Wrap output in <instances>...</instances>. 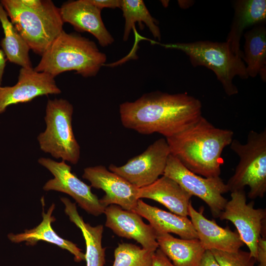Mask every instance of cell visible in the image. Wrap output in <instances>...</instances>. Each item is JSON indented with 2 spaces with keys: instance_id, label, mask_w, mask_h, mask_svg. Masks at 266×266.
<instances>
[{
  "instance_id": "cell-1",
  "label": "cell",
  "mask_w": 266,
  "mask_h": 266,
  "mask_svg": "<svg viewBox=\"0 0 266 266\" xmlns=\"http://www.w3.org/2000/svg\"><path fill=\"white\" fill-rule=\"evenodd\" d=\"M123 126L143 134L159 133L166 138L196 123L202 116L201 101L186 93H146L120 105Z\"/></svg>"
},
{
  "instance_id": "cell-2",
  "label": "cell",
  "mask_w": 266,
  "mask_h": 266,
  "mask_svg": "<svg viewBox=\"0 0 266 266\" xmlns=\"http://www.w3.org/2000/svg\"><path fill=\"white\" fill-rule=\"evenodd\" d=\"M233 132L215 127L202 116L196 123L166 138L170 154L192 172L204 177L220 176L224 149Z\"/></svg>"
},
{
  "instance_id": "cell-3",
  "label": "cell",
  "mask_w": 266,
  "mask_h": 266,
  "mask_svg": "<svg viewBox=\"0 0 266 266\" xmlns=\"http://www.w3.org/2000/svg\"><path fill=\"white\" fill-rule=\"evenodd\" d=\"M0 3L30 50L41 56L64 30L60 8L51 0H1Z\"/></svg>"
},
{
  "instance_id": "cell-4",
  "label": "cell",
  "mask_w": 266,
  "mask_h": 266,
  "mask_svg": "<svg viewBox=\"0 0 266 266\" xmlns=\"http://www.w3.org/2000/svg\"><path fill=\"white\" fill-rule=\"evenodd\" d=\"M106 61V55L99 50L93 41L80 34L67 33L63 30L33 68L54 77L71 70L84 77H91L98 73Z\"/></svg>"
},
{
  "instance_id": "cell-5",
  "label": "cell",
  "mask_w": 266,
  "mask_h": 266,
  "mask_svg": "<svg viewBox=\"0 0 266 266\" xmlns=\"http://www.w3.org/2000/svg\"><path fill=\"white\" fill-rule=\"evenodd\" d=\"M161 45L182 51L189 57L193 66H204L212 70L228 96L238 93L233 83L235 76L244 79L249 77L242 59L233 53L226 41L201 40Z\"/></svg>"
},
{
  "instance_id": "cell-6",
  "label": "cell",
  "mask_w": 266,
  "mask_h": 266,
  "mask_svg": "<svg viewBox=\"0 0 266 266\" xmlns=\"http://www.w3.org/2000/svg\"><path fill=\"white\" fill-rule=\"evenodd\" d=\"M230 147L239 161L226 183L229 191L248 186L249 198H263L266 192V129L260 133L251 130L245 144L233 139Z\"/></svg>"
},
{
  "instance_id": "cell-7",
  "label": "cell",
  "mask_w": 266,
  "mask_h": 266,
  "mask_svg": "<svg viewBox=\"0 0 266 266\" xmlns=\"http://www.w3.org/2000/svg\"><path fill=\"white\" fill-rule=\"evenodd\" d=\"M73 105L63 99L48 100L45 109V131L37 136L40 149L56 159L76 164L80 148L72 127Z\"/></svg>"
},
{
  "instance_id": "cell-8",
  "label": "cell",
  "mask_w": 266,
  "mask_h": 266,
  "mask_svg": "<svg viewBox=\"0 0 266 266\" xmlns=\"http://www.w3.org/2000/svg\"><path fill=\"white\" fill-rule=\"evenodd\" d=\"M163 175L170 178L190 195L196 196L209 207L213 216L219 218L228 200L223 194L228 188L220 176L202 177L184 166L170 154Z\"/></svg>"
},
{
  "instance_id": "cell-9",
  "label": "cell",
  "mask_w": 266,
  "mask_h": 266,
  "mask_svg": "<svg viewBox=\"0 0 266 266\" xmlns=\"http://www.w3.org/2000/svg\"><path fill=\"white\" fill-rule=\"evenodd\" d=\"M231 197L219 218L221 220L230 221L234 225L251 255L256 259L258 242L264 235L266 210L255 208L253 201L247 203L244 190L232 192Z\"/></svg>"
},
{
  "instance_id": "cell-10",
  "label": "cell",
  "mask_w": 266,
  "mask_h": 266,
  "mask_svg": "<svg viewBox=\"0 0 266 266\" xmlns=\"http://www.w3.org/2000/svg\"><path fill=\"white\" fill-rule=\"evenodd\" d=\"M169 148L166 139L161 138L150 145L141 154L130 159L120 166L113 164L110 171L122 177L137 188L148 186L163 175Z\"/></svg>"
},
{
  "instance_id": "cell-11",
  "label": "cell",
  "mask_w": 266,
  "mask_h": 266,
  "mask_svg": "<svg viewBox=\"0 0 266 266\" xmlns=\"http://www.w3.org/2000/svg\"><path fill=\"white\" fill-rule=\"evenodd\" d=\"M38 162L54 175L43 186L45 191L54 190L69 195L79 206L95 216L104 213L105 207L91 191V186L80 180L71 172L65 161L58 162L50 158H40Z\"/></svg>"
},
{
  "instance_id": "cell-12",
  "label": "cell",
  "mask_w": 266,
  "mask_h": 266,
  "mask_svg": "<svg viewBox=\"0 0 266 266\" xmlns=\"http://www.w3.org/2000/svg\"><path fill=\"white\" fill-rule=\"evenodd\" d=\"M60 93L61 90L51 75L37 72L33 67H21L16 84L0 86V114L11 105L30 102L40 96Z\"/></svg>"
},
{
  "instance_id": "cell-13",
  "label": "cell",
  "mask_w": 266,
  "mask_h": 266,
  "mask_svg": "<svg viewBox=\"0 0 266 266\" xmlns=\"http://www.w3.org/2000/svg\"><path fill=\"white\" fill-rule=\"evenodd\" d=\"M82 177L90 181L91 186L102 190L105 195L100 200L105 208L111 204L125 210H134L138 200V188L103 166L84 168Z\"/></svg>"
},
{
  "instance_id": "cell-14",
  "label": "cell",
  "mask_w": 266,
  "mask_h": 266,
  "mask_svg": "<svg viewBox=\"0 0 266 266\" xmlns=\"http://www.w3.org/2000/svg\"><path fill=\"white\" fill-rule=\"evenodd\" d=\"M105 226L120 237L133 239L140 243L143 248L155 252L158 248L155 230L146 224L141 217L133 211L123 209L111 204L107 206Z\"/></svg>"
},
{
  "instance_id": "cell-15",
  "label": "cell",
  "mask_w": 266,
  "mask_h": 266,
  "mask_svg": "<svg viewBox=\"0 0 266 266\" xmlns=\"http://www.w3.org/2000/svg\"><path fill=\"white\" fill-rule=\"evenodd\" d=\"M62 20L71 25L79 32L93 35L103 47L111 44L114 39L105 28L101 10L88 0H69L60 8Z\"/></svg>"
},
{
  "instance_id": "cell-16",
  "label": "cell",
  "mask_w": 266,
  "mask_h": 266,
  "mask_svg": "<svg viewBox=\"0 0 266 266\" xmlns=\"http://www.w3.org/2000/svg\"><path fill=\"white\" fill-rule=\"evenodd\" d=\"M203 208L197 211L190 202L188 216L196 231L198 238L205 250H216L228 252L237 251L243 246L237 231H232L227 226H219L214 220L203 215Z\"/></svg>"
},
{
  "instance_id": "cell-17",
  "label": "cell",
  "mask_w": 266,
  "mask_h": 266,
  "mask_svg": "<svg viewBox=\"0 0 266 266\" xmlns=\"http://www.w3.org/2000/svg\"><path fill=\"white\" fill-rule=\"evenodd\" d=\"M192 196L173 179L165 175L152 184L138 188L137 198L156 201L175 214L187 217Z\"/></svg>"
},
{
  "instance_id": "cell-18",
  "label": "cell",
  "mask_w": 266,
  "mask_h": 266,
  "mask_svg": "<svg viewBox=\"0 0 266 266\" xmlns=\"http://www.w3.org/2000/svg\"><path fill=\"white\" fill-rule=\"evenodd\" d=\"M234 16L228 33L227 42L233 53L242 59L240 41L244 30L265 23L266 19V0H238L234 2Z\"/></svg>"
},
{
  "instance_id": "cell-19",
  "label": "cell",
  "mask_w": 266,
  "mask_h": 266,
  "mask_svg": "<svg viewBox=\"0 0 266 266\" xmlns=\"http://www.w3.org/2000/svg\"><path fill=\"white\" fill-rule=\"evenodd\" d=\"M133 211L147 220L157 233H173L185 239L198 238L193 225L187 217L150 205L140 199Z\"/></svg>"
},
{
  "instance_id": "cell-20",
  "label": "cell",
  "mask_w": 266,
  "mask_h": 266,
  "mask_svg": "<svg viewBox=\"0 0 266 266\" xmlns=\"http://www.w3.org/2000/svg\"><path fill=\"white\" fill-rule=\"evenodd\" d=\"M55 206V204H52L46 213L43 209V220L37 227L31 230H26L23 233L17 234L10 233L8 235L9 239L15 243L26 241V244L31 245H35L40 240L45 241L68 250L74 255L76 262L85 260V254L75 244L60 237L52 228L51 223L56 220L52 216Z\"/></svg>"
},
{
  "instance_id": "cell-21",
  "label": "cell",
  "mask_w": 266,
  "mask_h": 266,
  "mask_svg": "<svg viewBox=\"0 0 266 266\" xmlns=\"http://www.w3.org/2000/svg\"><path fill=\"white\" fill-rule=\"evenodd\" d=\"M159 248L175 266H198L206 251L198 238L185 239L157 233Z\"/></svg>"
},
{
  "instance_id": "cell-22",
  "label": "cell",
  "mask_w": 266,
  "mask_h": 266,
  "mask_svg": "<svg viewBox=\"0 0 266 266\" xmlns=\"http://www.w3.org/2000/svg\"><path fill=\"white\" fill-rule=\"evenodd\" d=\"M61 200L65 206V212L69 220L81 230L83 234L86 246V266H103L105 262V248L102 247L101 244L103 225L92 227L85 223L78 213L75 203H72L66 198H61Z\"/></svg>"
},
{
  "instance_id": "cell-23",
  "label": "cell",
  "mask_w": 266,
  "mask_h": 266,
  "mask_svg": "<svg viewBox=\"0 0 266 266\" xmlns=\"http://www.w3.org/2000/svg\"><path fill=\"white\" fill-rule=\"evenodd\" d=\"M265 23L254 25L244 34L242 60L249 77L258 74L266 81V28Z\"/></svg>"
},
{
  "instance_id": "cell-24",
  "label": "cell",
  "mask_w": 266,
  "mask_h": 266,
  "mask_svg": "<svg viewBox=\"0 0 266 266\" xmlns=\"http://www.w3.org/2000/svg\"><path fill=\"white\" fill-rule=\"evenodd\" d=\"M0 22L4 34L0 44L6 59L21 67L33 68L29 56L30 48L9 20L7 14L0 3Z\"/></svg>"
},
{
  "instance_id": "cell-25",
  "label": "cell",
  "mask_w": 266,
  "mask_h": 266,
  "mask_svg": "<svg viewBox=\"0 0 266 266\" xmlns=\"http://www.w3.org/2000/svg\"><path fill=\"white\" fill-rule=\"evenodd\" d=\"M120 8L123 11L125 23L123 40L126 41L130 33L134 28L135 23H138L141 30L145 23L153 36L161 40V34L157 25V21L150 13L142 0H121Z\"/></svg>"
},
{
  "instance_id": "cell-26",
  "label": "cell",
  "mask_w": 266,
  "mask_h": 266,
  "mask_svg": "<svg viewBox=\"0 0 266 266\" xmlns=\"http://www.w3.org/2000/svg\"><path fill=\"white\" fill-rule=\"evenodd\" d=\"M155 252L132 243L119 244L114 250L112 266H152Z\"/></svg>"
},
{
  "instance_id": "cell-27",
  "label": "cell",
  "mask_w": 266,
  "mask_h": 266,
  "mask_svg": "<svg viewBox=\"0 0 266 266\" xmlns=\"http://www.w3.org/2000/svg\"><path fill=\"white\" fill-rule=\"evenodd\" d=\"M220 266H255L256 259L249 251L240 249L234 252L213 250L211 251Z\"/></svg>"
},
{
  "instance_id": "cell-28",
  "label": "cell",
  "mask_w": 266,
  "mask_h": 266,
  "mask_svg": "<svg viewBox=\"0 0 266 266\" xmlns=\"http://www.w3.org/2000/svg\"><path fill=\"white\" fill-rule=\"evenodd\" d=\"M257 266H266V235H261L259 239L257 246Z\"/></svg>"
},
{
  "instance_id": "cell-29",
  "label": "cell",
  "mask_w": 266,
  "mask_h": 266,
  "mask_svg": "<svg viewBox=\"0 0 266 266\" xmlns=\"http://www.w3.org/2000/svg\"><path fill=\"white\" fill-rule=\"evenodd\" d=\"M152 266H175L164 253L158 248L155 252Z\"/></svg>"
},
{
  "instance_id": "cell-30",
  "label": "cell",
  "mask_w": 266,
  "mask_h": 266,
  "mask_svg": "<svg viewBox=\"0 0 266 266\" xmlns=\"http://www.w3.org/2000/svg\"><path fill=\"white\" fill-rule=\"evenodd\" d=\"M89 1L101 10L104 8H120L121 0H88Z\"/></svg>"
},
{
  "instance_id": "cell-31",
  "label": "cell",
  "mask_w": 266,
  "mask_h": 266,
  "mask_svg": "<svg viewBox=\"0 0 266 266\" xmlns=\"http://www.w3.org/2000/svg\"><path fill=\"white\" fill-rule=\"evenodd\" d=\"M198 266H220L211 251L206 250Z\"/></svg>"
},
{
  "instance_id": "cell-32",
  "label": "cell",
  "mask_w": 266,
  "mask_h": 266,
  "mask_svg": "<svg viewBox=\"0 0 266 266\" xmlns=\"http://www.w3.org/2000/svg\"><path fill=\"white\" fill-rule=\"evenodd\" d=\"M5 55L2 50L0 49V85L2 81V76L7 61Z\"/></svg>"
}]
</instances>
